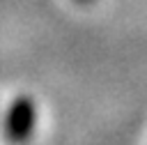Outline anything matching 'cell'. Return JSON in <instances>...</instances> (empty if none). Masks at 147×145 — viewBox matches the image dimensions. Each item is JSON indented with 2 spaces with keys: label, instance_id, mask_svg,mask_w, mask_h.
I'll use <instances>...</instances> for the list:
<instances>
[{
  "label": "cell",
  "instance_id": "obj_1",
  "mask_svg": "<svg viewBox=\"0 0 147 145\" xmlns=\"http://www.w3.org/2000/svg\"><path fill=\"white\" fill-rule=\"evenodd\" d=\"M34 127H37V104L28 94H18L5 110L2 136L11 145H23L32 138Z\"/></svg>",
  "mask_w": 147,
  "mask_h": 145
},
{
  "label": "cell",
  "instance_id": "obj_2",
  "mask_svg": "<svg viewBox=\"0 0 147 145\" xmlns=\"http://www.w3.org/2000/svg\"><path fill=\"white\" fill-rule=\"evenodd\" d=\"M78 2H92V0H78Z\"/></svg>",
  "mask_w": 147,
  "mask_h": 145
}]
</instances>
